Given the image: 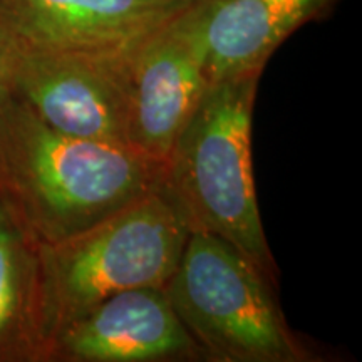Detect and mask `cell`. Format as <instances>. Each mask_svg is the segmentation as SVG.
<instances>
[{"label":"cell","mask_w":362,"mask_h":362,"mask_svg":"<svg viewBox=\"0 0 362 362\" xmlns=\"http://www.w3.org/2000/svg\"><path fill=\"white\" fill-rule=\"evenodd\" d=\"M165 163L54 129L8 96L0 106V198L40 245L83 232L158 192Z\"/></svg>","instance_id":"6da1fadb"},{"label":"cell","mask_w":362,"mask_h":362,"mask_svg":"<svg viewBox=\"0 0 362 362\" xmlns=\"http://www.w3.org/2000/svg\"><path fill=\"white\" fill-rule=\"evenodd\" d=\"M260 78L245 74L210 84L166 158L163 189L189 232L225 240L277 284L252 166V119Z\"/></svg>","instance_id":"7a4b0ae2"},{"label":"cell","mask_w":362,"mask_h":362,"mask_svg":"<svg viewBox=\"0 0 362 362\" xmlns=\"http://www.w3.org/2000/svg\"><path fill=\"white\" fill-rule=\"evenodd\" d=\"M188 235L187 220L161 188L62 242L39 243L45 349L59 329L107 297L165 287Z\"/></svg>","instance_id":"3957f363"},{"label":"cell","mask_w":362,"mask_h":362,"mask_svg":"<svg viewBox=\"0 0 362 362\" xmlns=\"http://www.w3.org/2000/svg\"><path fill=\"white\" fill-rule=\"evenodd\" d=\"M274 287L264 272L228 242L211 233L189 232L165 292L206 361H314L285 322Z\"/></svg>","instance_id":"277c9868"},{"label":"cell","mask_w":362,"mask_h":362,"mask_svg":"<svg viewBox=\"0 0 362 362\" xmlns=\"http://www.w3.org/2000/svg\"><path fill=\"white\" fill-rule=\"evenodd\" d=\"M12 94L54 129L133 148L126 54L49 51L21 44Z\"/></svg>","instance_id":"5b68a950"},{"label":"cell","mask_w":362,"mask_h":362,"mask_svg":"<svg viewBox=\"0 0 362 362\" xmlns=\"http://www.w3.org/2000/svg\"><path fill=\"white\" fill-rule=\"evenodd\" d=\"M126 67L131 146L165 163L211 84L197 0L139 40L126 54Z\"/></svg>","instance_id":"8992f818"},{"label":"cell","mask_w":362,"mask_h":362,"mask_svg":"<svg viewBox=\"0 0 362 362\" xmlns=\"http://www.w3.org/2000/svg\"><path fill=\"white\" fill-rule=\"evenodd\" d=\"M206 361L171 305L165 287L107 297L51 337L44 362Z\"/></svg>","instance_id":"52a82bcc"},{"label":"cell","mask_w":362,"mask_h":362,"mask_svg":"<svg viewBox=\"0 0 362 362\" xmlns=\"http://www.w3.org/2000/svg\"><path fill=\"white\" fill-rule=\"evenodd\" d=\"M193 0H0L17 40L49 51L128 54Z\"/></svg>","instance_id":"ba28073f"},{"label":"cell","mask_w":362,"mask_h":362,"mask_svg":"<svg viewBox=\"0 0 362 362\" xmlns=\"http://www.w3.org/2000/svg\"><path fill=\"white\" fill-rule=\"evenodd\" d=\"M341 0H197L211 83L262 74L296 30L324 19Z\"/></svg>","instance_id":"9c48e42d"},{"label":"cell","mask_w":362,"mask_h":362,"mask_svg":"<svg viewBox=\"0 0 362 362\" xmlns=\"http://www.w3.org/2000/svg\"><path fill=\"white\" fill-rule=\"evenodd\" d=\"M39 243L0 198V362H44Z\"/></svg>","instance_id":"30bf717a"},{"label":"cell","mask_w":362,"mask_h":362,"mask_svg":"<svg viewBox=\"0 0 362 362\" xmlns=\"http://www.w3.org/2000/svg\"><path fill=\"white\" fill-rule=\"evenodd\" d=\"M19 49V40L0 16V106L8 96H12L13 72Z\"/></svg>","instance_id":"8fae6325"}]
</instances>
